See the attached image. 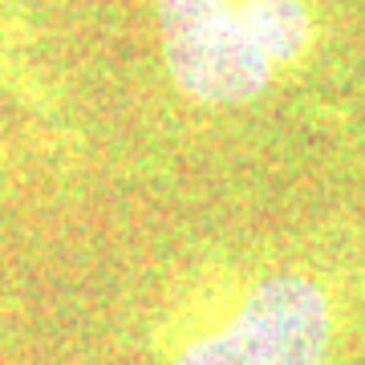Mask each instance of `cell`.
<instances>
[{
    "instance_id": "6da1fadb",
    "label": "cell",
    "mask_w": 365,
    "mask_h": 365,
    "mask_svg": "<svg viewBox=\"0 0 365 365\" xmlns=\"http://www.w3.org/2000/svg\"><path fill=\"white\" fill-rule=\"evenodd\" d=\"M163 365H333L337 304L300 268L220 272L158 329Z\"/></svg>"
},
{
    "instance_id": "7a4b0ae2",
    "label": "cell",
    "mask_w": 365,
    "mask_h": 365,
    "mask_svg": "<svg viewBox=\"0 0 365 365\" xmlns=\"http://www.w3.org/2000/svg\"><path fill=\"white\" fill-rule=\"evenodd\" d=\"M155 29L170 86L195 106H248L284 81L244 0H155Z\"/></svg>"
},
{
    "instance_id": "3957f363",
    "label": "cell",
    "mask_w": 365,
    "mask_h": 365,
    "mask_svg": "<svg viewBox=\"0 0 365 365\" xmlns=\"http://www.w3.org/2000/svg\"><path fill=\"white\" fill-rule=\"evenodd\" d=\"M0 86H4L9 93H16L21 102H29L33 110L45 114V93H41L37 73H33V66H29L25 49H21V37H16L13 21L4 16V9H0Z\"/></svg>"
}]
</instances>
